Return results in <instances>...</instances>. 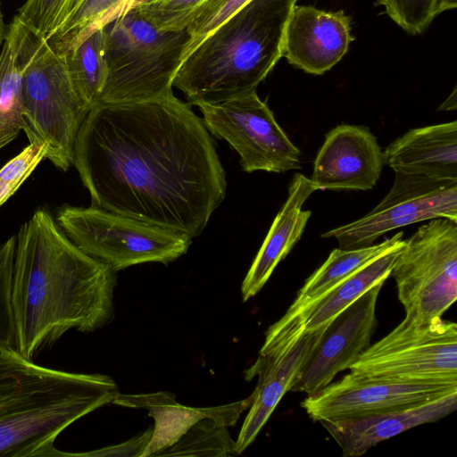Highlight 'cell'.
<instances>
[{
	"label": "cell",
	"instance_id": "1",
	"mask_svg": "<svg viewBox=\"0 0 457 457\" xmlns=\"http://www.w3.org/2000/svg\"><path fill=\"white\" fill-rule=\"evenodd\" d=\"M73 165L92 205L191 238L226 195L210 132L173 93L94 105L79 129Z\"/></svg>",
	"mask_w": 457,
	"mask_h": 457
},
{
	"label": "cell",
	"instance_id": "2",
	"mask_svg": "<svg viewBox=\"0 0 457 457\" xmlns=\"http://www.w3.org/2000/svg\"><path fill=\"white\" fill-rule=\"evenodd\" d=\"M115 271L75 245L45 209L16 235L12 303L17 351L33 360L71 329L91 332L113 317Z\"/></svg>",
	"mask_w": 457,
	"mask_h": 457
},
{
	"label": "cell",
	"instance_id": "3",
	"mask_svg": "<svg viewBox=\"0 0 457 457\" xmlns=\"http://www.w3.org/2000/svg\"><path fill=\"white\" fill-rule=\"evenodd\" d=\"M119 393L108 375L54 370L0 348V457L66 456L58 436Z\"/></svg>",
	"mask_w": 457,
	"mask_h": 457
},
{
	"label": "cell",
	"instance_id": "4",
	"mask_svg": "<svg viewBox=\"0 0 457 457\" xmlns=\"http://www.w3.org/2000/svg\"><path fill=\"white\" fill-rule=\"evenodd\" d=\"M296 1L250 0L181 62L172 87L197 106L256 91L282 57Z\"/></svg>",
	"mask_w": 457,
	"mask_h": 457
},
{
	"label": "cell",
	"instance_id": "5",
	"mask_svg": "<svg viewBox=\"0 0 457 457\" xmlns=\"http://www.w3.org/2000/svg\"><path fill=\"white\" fill-rule=\"evenodd\" d=\"M12 22L21 72L22 131L29 143L46 144V159L66 171L91 108L74 89L63 57L16 16Z\"/></svg>",
	"mask_w": 457,
	"mask_h": 457
},
{
	"label": "cell",
	"instance_id": "6",
	"mask_svg": "<svg viewBox=\"0 0 457 457\" xmlns=\"http://www.w3.org/2000/svg\"><path fill=\"white\" fill-rule=\"evenodd\" d=\"M103 29L107 73L99 103L172 93V80L189 40L187 30L159 31L134 9Z\"/></svg>",
	"mask_w": 457,
	"mask_h": 457
},
{
	"label": "cell",
	"instance_id": "7",
	"mask_svg": "<svg viewBox=\"0 0 457 457\" xmlns=\"http://www.w3.org/2000/svg\"><path fill=\"white\" fill-rule=\"evenodd\" d=\"M55 220L75 245L115 272L145 262L168 264L192 243L187 235L94 205L64 204Z\"/></svg>",
	"mask_w": 457,
	"mask_h": 457
},
{
	"label": "cell",
	"instance_id": "8",
	"mask_svg": "<svg viewBox=\"0 0 457 457\" xmlns=\"http://www.w3.org/2000/svg\"><path fill=\"white\" fill-rule=\"evenodd\" d=\"M390 276L405 319L442 318L457 299V222L439 218L419 227L404 239Z\"/></svg>",
	"mask_w": 457,
	"mask_h": 457
},
{
	"label": "cell",
	"instance_id": "9",
	"mask_svg": "<svg viewBox=\"0 0 457 457\" xmlns=\"http://www.w3.org/2000/svg\"><path fill=\"white\" fill-rule=\"evenodd\" d=\"M349 370L385 380L457 385V325L442 318L424 323L404 318Z\"/></svg>",
	"mask_w": 457,
	"mask_h": 457
},
{
	"label": "cell",
	"instance_id": "10",
	"mask_svg": "<svg viewBox=\"0 0 457 457\" xmlns=\"http://www.w3.org/2000/svg\"><path fill=\"white\" fill-rule=\"evenodd\" d=\"M198 107L208 131L239 154L243 170L283 173L301 169L300 150L256 91Z\"/></svg>",
	"mask_w": 457,
	"mask_h": 457
},
{
	"label": "cell",
	"instance_id": "11",
	"mask_svg": "<svg viewBox=\"0 0 457 457\" xmlns=\"http://www.w3.org/2000/svg\"><path fill=\"white\" fill-rule=\"evenodd\" d=\"M395 173L391 189L373 210L321 237H335L340 249L352 250L370 246L386 232L423 220L457 222V180Z\"/></svg>",
	"mask_w": 457,
	"mask_h": 457
},
{
	"label": "cell",
	"instance_id": "12",
	"mask_svg": "<svg viewBox=\"0 0 457 457\" xmlns=\"http://www.w3.org/2000/svg\"><path fill=\"white\" fill-rule=\"evenodd\" d=\"M456 391L457 385L385 380L351 371L308 395L301 406L320 422L403 409Z\"/></svg>",
	"mask_w": 457,
	"mask_h": 457
},
{
	"label": "cell",
	"instance_id": "13",
	"mask_svg": "<svg viewBox=\"0 0 457 457\" xmlns=\"http://www.w3.org/2000/svg\"><path fill=\"white\" fill-rule=\"evenodd\" d=\"M385 281L376 284L328 323L297 372L290 392L312 395L349 369L369 347L376 327V304Z\"/></svg>",
	"mask_w": 457,
	"mask_h": 457
},
{
	"label": "cell",
	"instance_id": "14",
	"mask_svg": "<svg viewBox=\"0 0 457 457\" xmlns=\"http://www.w3.org/2000/svg\"><path fill=\"white\" fill-rule=\"evenodd\" d=\"M328 323L315 330L297 331L265 350L245 371V379L258 377L253 400L235 441V454L242 453L256 438L289 388Z\"/></svg>",
	"mask_w": 457,
	"mask_h": 457
},
{
	"label": "cell",
	"instance_id": "15",
	"mask_svg": "<svg viewBox=\"0 0 457 457\" xmlns=\"http://www.w3.org/2000/svg\"><path fill=\"white\" fill-rule=\"evenodd\" d=\"M384 165L382 149L369 128L341 124L326 134L310 179L317 190H370Z\"/></svg>",
	"mask_w": 457,
	"mask_h": 457
},
{
	"label": "cell",
	"instance_id": "16",
	"mask_svg": "<svg viewBox=\"0 0 457 457\" xmlns=\"http://www.w3.org/2000/svg\"><path fill=\"white\" fill-rule=\"evenodd\" d=\"M353 40L351 18L343 10L295 5L285 30L282 57L307 73L321 75L345 56Z\"/></svg>",
	"mask_w": 457,
	"mask_h": 457
},
{
	"label": "cell",
	"instance_id": "17",
	"mask_svg": "<svg viewBox=\"0 0 457 457\" xmlns=\"http://www.w3.org/2000/svg\"><path fill=\"white\" fill-rule=\"evenodd\" d=\"M456 408L457 391L403 409L320 422L338 444L344 457H357L405 430L437 421Z\"/></svg>",
	"mask_w": 457,
	"mask_h": 457
},
{
	"label": "cell",
	"instance_id": "18",
	"mask_svg": "<svg viewBox=\"0 0 457 457\" xmlns=\"http://www.w3.org/2000/svg\"><path fill=\"white\" fill-rule=\"evenodd\" d=\"M317 190L309 178L295 173L288 185V195L276 215L241 286L243 301L256 295L277 265L300 240L312 212L303 210L308 197Z\"/></svg>",
	"mask_w": 457,
	"mask_h": 457
},
{
	"label": "cell",
	"instance_id": "19",
	"mask_svg": "<svg viewBox=\"0 0 457 457\" xmlns=\"http://www.w3.org/2000/svg\"><path fill=\"white\" fill-rule=\"evenodd\" d=\"M383 154L395 172L457 180V121L410 129Z\"/></svg>",
	"mask_w": 457,
	"mask_h": 457
},
{
	"label": "cell",
	"instance_id": "20",
	"mask_svg": "<svg viewBox=\"0 0 457 457\" xmlns=\"http://www.w3.org/2000/svg\"><path fill=\"white\" fill-rule=\"evenodd\" d=\"M253 400L247 398L232 403L213 407H189L176 401L170 392L123 395L119 393L112 403L134 409H145L154 420L153 435L142 457L153 456L157 452L177 442L195 423L208 416L240 415L249 409Z\"/></svg>",
	"mask_w": 457,
	"mask_h": 457
},
{
	"label": "cell",
	"instance_id": "21",
	"mask_svg": "<svg viewBox=\"0 0 457 457\" xmlns=\"http://www.w3.org/2000/svg\"><path fill=\"white\" fill-rule=\"evenodd\" d=\"M404 238L355 270L329 292L305 308L285 329L266 336L264 345L286 338L297 331L315 330L330 322L337 315L376 284L386 281Z\"/></svg>",
	"mask_w": 457,
	"mask_h": 457
},
{
	"label": "cell",
	"instance_id": "22",
	"mask_svg": "<svg viewBox=\"0 0 457 457\" xmlns=\"http://www.w3.org/2000/svg\"><path fill=\"white\" fill-rule=\"evenodd\" d=\"M402 239L403 233L400 231L390 238L368 247L352 250L334 249L321 266L305 280L293 303L286 313L269 328L265 336H273L285 329L305 308Z\"/></svg>",
	"mask_w": 457,
	"mask_h": 457
},
{
	"label": "cell",
	"instance_id": "23",
	"mask_svg": "<svg viewBox=\"0 0 457 457\" xmlns=\"http://www.w3.org/2000/svg\"><path fill=\"white\" fill-rule=\"evenodd\" d=\"M23 129L21 72L12 21L0 49V150Z\"/></svg>",
	"mask_w": 457,
	"mask_h": 457
},
{
	"label": "cell",
	"instance_id": "24",
	"mask_svg": "<svg viewBox=\"0 0 457 457\" xmlns=\"http://www.w3.org/2000/svg\"><path fill=\"white\" fill-rule=\"evenodd\" d=\"M62 56L74 89L92 108L99 103L107 73L103 28L91 33Z\"/></svg>",
	"mask_w": 457,
	"mask_h": 457
},
{
	"label": "cell",
	"instance_id": "25",
	"mask_svg": "<svg viewBox=\"0 0 457 457\" xmlns=\"http://www.w3.org/2000/svg\"><path fill=\"white\" fill-rule=\"evenodd\" d=\"M239 417L208 416L195 423L179 439L153 456H229L235 454V440L228 427Z\"/></svg>",
	"mask_w": 457,
	"mask_h": 457
},
{
	"label": "cell",
	"instance_id": "26",
	"mask_svg": "<svg viewBox=\"0 0 457 457\" xmlns=\"http://www.w3.org/2000/svg\"><path fill=\"white\" fill-rule=\"evenodd\" d=\"M124 1L77 0L66 19L46 40L62 55L94 31L113 21Z\"/></svg>",
	"mask_w": 457,
	"mask_h": 457
},
{
	"label": "cell",
	"instance_id": "27",
	"mask_svg": "<svg viewBox=\"0 0 457 457\" xmlns=\"http://www.w3.org/2000/svg\"><path fill=\"white\" fill-rule=\"evenodd\" d=\"M16 235L0 244V348L17 350V333L12 303Z\"/></svg>",
	"mask_w": 457,
	"mask_h": 457
},
{
	"label": "cell",
	"instance_id": "28",
	"mask_svg": "<svg viewBox=\"0 0 457 457\" xmlns=\"http://www.w3.org/2000/svg\"><path fill=\"white\" fill-rule=\"evenodd\" d=\"M207 0H160L136 10L159 31H183L192 23Z\"/></svg>",
	"mask_w": 457,
	"mask_h": 457
},
{
	"label": "cell",
	"instance_id": "29",
	"mask_svg": "<svg viewBox=\"0 0 457 457\" xmlns=\"http://www.w3.org/2000/svg\"><path fill=\"white\" fill-rule=\"evenodd\" d=\"M77 0H27L17 19L33 32L50 37L66 19Z\"/></svg>",
	"mask_w": 457,
	"mask_h": 457
},
{
	"label": "cell",
	"instance_id": "30",
	"mask_svg": "<svg viewBox=\"0 0 457 457\" xmlns=\"http://www.w3.org/2000/svg\"><path fill=\"white\" fill-rule=\"evenodd\" d=\"M386 14L404 31L423 33L440 14L439 0H378Z\"/></svg>",
	"mask_w": 457,
	"mask_h": 457
},
{
	"label": "cell",
	"instance_id": "31",
	"mask_svg": "<svg viewBox=\"0 0 457 457\" xmlns=\"http://www.w3.org/2000/svg\"><path fill=\"white\" fill-rule=\"evenodd\" d=\"M250 0H207L195 19L187 27L189 40L186 46L182 62L227 19Z\"/></svg>",
	"mask_w": 457,
	"mask_h": 457
},
{
	"label": "cell",
	"instance_id": "32",
	"mask_svg": "<svg viewBox=\"0 0 457 457\" xmlns=\"http://www.w3.org/2000/svg\"><path fill=\"white\" fill-rule=\"evenodd\" d=\"M46 144L29 143L0 169V206H2L46 158Z\"/></svg>",
	"mask_w": 457,
	"mask_h": 457
},
{
	"label": "cell",
	"instance_id": "33",
	"mask_svg": "<svg viewBox=\"0 0 457 457\" xmlns=\"http://www.w3.org/2000/svg\"><path fill=\"white\" fill-rule=\"evenodd\" d=\"M153 435V428L139 433L129 440L87 453H67V456H133L142 457Z\"/></svg>",
	"mask_w": 457,
	"mask_h": 457
},
{
	"label": "cell",
	"instance_id": "34",
	"mask_svg": "<svg viewBox=\"0 0 457 457\" xmlns=\"http://www.w3.org/2000/svg\"><path fill=\"white\" fill-rule=\"evenodd\" d=\"M456 87H454L451 95L438 107L437 111H456L457 109V94Z\"/></svg>",
	"mask_w": 457,
	"mask_h": 457
},
{
	"label": "cell",
	"instance_id": "35",
	"mask_svg": "<svg viewBox=\"0 0 457 457\" xmlns=\"http://www.w3.org/2000/svg\"><path fill=\"white\" fill-rule=\"evenodd\" d=\"M440 12L454 9L457 6V0H439Z\"/></svg>",
	"mask_w": 457,
	"mask_h": 457
},
{
	"label": "cell",
	"instance_id": "36",
	"mask_svg": "<svg viewBox=\"0 0 457 457\" xmlns=\"http://www.w3.org/2000/svg\"><path fill=\"white\" fill-rule=\"evenodd\" d=\"M5 32H6V26L4 22V17H3V12H2L1 4H0V47L3 45Z\"/></svg>",
	"mask_w": 457,
	"mask_h": 457
},
{
	"label": "cell",
	"instance_id": "37",
	"mask_svg": "<svg viewBox=\"0 0 457 457\" xmlns=\"http://www.w3.org/2000/svg\"><path fill=\"white\" fill-rule=\"evenodd\" d=\"M156 1H158V0H133V2L131 4L130 10H132L133 8L141 6V5H145V4H148L156 2Z\"/></svg>",
	"mask_w": 457,
	"mask_h": 457
},
{
	"label": "cell",
	"instance_id": "38",
	"mask_svg": "<svg viewBox=\"0 0 457 457\" xmlns=\"http://www.w3.org/2000/svg\"><path fill=\"white\" fill-rule=\"evenodd\" d=\"M158 1H160V0H158Z\"/></svg>",
	"mask_w": 457,
	"mask_h": 457
}]
</instances>
